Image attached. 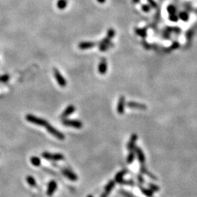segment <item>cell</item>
<instances>
[{
    "mask_svg": "<svg viewBox=\"0 0 197 197\" xmlns=\"http://www.w3.org/2000/svg\"><path fill=\"white\" fill-rule=\"evenodd\" d=\"M26 121L29 122V123H32L33 124H35V125L37 126H46L49 123L45 120L43 119V118L36 117L35 115H33L32 114H28L26 116Z\"/></svg>",
    "mask_w": 197,
    "mask_h": 197,
    "instance_id": "6da1fadb",
    "label": "cell"
},
{
    "mask_svg": "<svg viewBox=\"0 0 197 197\" xmlns=\"http://www.w3.org/2000/svg\"><path fill=\"white\" fill-rule=\"evenodd\" d=\"M42 156L45 159L51 161H61L64 159V155L61 153H51L49 152H44L42 153Z\"/></svg>",
    "mask_w": 197,
    "mask_h": 197,
    "instance_id": "7a4b0ae2",
    "label": "cell"
},
{
    "mask_svg": "<svg viewBox=\"0 0 197 197\" xmlns=\"http://www.w3.org/2000/svg\"><path fill=\"white\" fill-rule=\"evenodd\" d=\"M45 127H46V129L47 132H48L51 134H52L53 137H55L56 138H57L58 140H63L65 139V136H64V134L62 133V132L58 131L56 128L53 127V126H52L51 125H50L49 123L47 124Z\"/></svg>",
    "mask_w": 197,
    "mask_h": 197,
    "instance_id": "3957f363",
    "label": "cell"
},
{
    "mask_svg": "<svg viewBox=\"0 0 197 197\" xmlns=\"http://www.w3.org/2000/svg\"><path fill=\"white\" fill-rule=\"evenodd\" d=\"M62 123L63 125L66 126H69V127H73L75 128H81L83 127V123L80 121H78V120H67V119H64L62 121Z\"/></svg>",
    "mask_w": 197,
    "mask_h": 197,
    "instance_id": "277c9868",
    "label": "cell"
},
{
    "mask_svg": "<svg viewBox=\"0 0 197 197\" xmlns=\"http://www.w3.org/2000/svg\"><path fill=\"white\" fill-rule=\"evenodd\" d=\"M53 74H54V77L56 80L58 84L61 87H65L67 86V83L66 79L64 78L61 72H60L57 69H53Z\"/></svg>",
    "mask_w": 197,
    "mask_h": 197,
    "instance_id": "5b68a950",
    "label": "cell"
},
{
    "mask_svg": "<svg viewBox=\"0 0 197 197\" xmlns=\"http://www.w3.org/2000/svg\"><path fill=\"white\" fill-rule=\"evenodd\" d=\"M126 107V98L124 96H121L118 99V102L117 105V112L118 114L122 115L125 112Z\"/></svg>",
    "mask_w": 197,
    "mask_h": 197,
    "instance_id": "8992f818",
    "label": "cell"
},
{
    "mask_svg": "<svg viewBox=\"0 0 197 197\" xmlns=\"http://www.w3.org/2000/svg\"><path fill=\"white\" fill-rule=\"evenodd\" d=\"M112 43H110V39L107 38L106 37V38H105L102 40L99 43V48L101 51H105L109 49V47H110L112 46Z\"/></svg>",
    "mask_w": 197,
    "mask_h": 197,
    "instance_id": "52a82bcc",
    "label": "cell"
},
{
    "mask_svg": "<svg viewBox=\"0 0 197 197\" xmlns=\"http://www.w3.org/2000/svg\"><path fill=\"white\" fill-rule=\"evenodd\" d=\"M115 182L113 180H110L108 183L107 184V186H105V190L102 193V194L101 195L100 197H107L109 196V194H110V192L112 191V190L113 189L114 187H115Z\"/></svg>",
    "mask_w": 197,
    "mask_h": 197,
    "instance_id": "ba28073f",
    "label": "cell"
},
{
    "mask_svg": "<svg viewBox=\"0 0 197 197\" xmlns=\"http://www.w3.org/2000/svg\"><path fill=\"white\" fill-rule=\"evenodd\" d=\"M58 185L56 183V182L54 181V180H51V182H49L48 185H47V195L48 196H52L54 193L56 192V190L57 189Z\"/></svg>",
    "mask_w": 197,
    "mask_h": 197,
    "instance_id": "9c48e42d",
    "label": "cell"
},
{
    "mask_svg": "<svg viewBox=\"0 0 197 197\" xmlns=\"http://www.w3.org/2000/svg\"><path fill=\"white\" fill-rule=\"evenodd\" d=\"M107 61L105 58H102L98 66V72L99 74H105L107 72Z\"/></svg>",
    "mask_w": 197,
    "mask_h": 197,
    "instance_id": "30bf717a",
    "label": "cell"
},
{
    "mask_svg": "<svg viewBox=\"0 0 197 197\" xmlns=\"http://www.w3.org/2000/svg\"><path fill=\"white\" fill-rule=\"evenodd\" d=\"M62 173H63L64 177L68 178V179L72 180V181H76V180L78 179V175L69 169H62Z\"/></svg>",
    "mask_w": 197,
    "mask_h": 197,
    "instance_id": "8fae6325",
    "label": "cell"
},
{
    "mask_svg": "<svg viewBox=\"0 0 197 197\" xmlns=\"http://www.w3.org/2000/svg\"><path fill=\"white\" fill-rule=\"evenodd\" d=\"M137 139H138L137 134H132L129 140V142H128V145H127V149L128 150L132 151L134 150V148H135V144L137 142Z\"/></svg>",
    "mask_w": 197,
    "mask_h": 197,
    "instance_id": "7c38bea8",
    "label": "cell"
},
{
    "mask_svg": "<svg viewBox=\"0 0 197 197\" xmlns=\"http://www.w3.org/2000/svg\"><path fill=\"white\" fill-rule=\"evenodd\" d=\"M74 111H75V107H74V105H70L67 107V108L64 110V111L61 115V118H63V119H66V118H67L69 115H72Z\"/></svg>",
    "mask_w": 197,
    "mask_h": 197,
    "instance_id": "4fadbf2b",
    "label": "cell"
},
{
    "mask_svg": "<svg viewBox=\"0 0 197 197\" xmlns=\"http://www.w3.org/2000/svg\"><path fill=\"white\" fill-rule=\"evenodd\" d=\"M127 107H130V108H134V109H140V110H146L147 109V107L144 104H141L139 102H135V101H128L126 104Z\"/></svg>",
    "mask_w": 197,
    "mask_h": 197,
    "instance_id": "5bb4252c",
    "label": "cell"
},
{
    "mask_svg": "<svg viewBox=\"0 0 197 197\" xmlns=\"http://www.w3.org/2000/svg\"><path fill=\"white\" fill-rule=\"evenodd\" d=\"M96 43L94 42H82L79 44V48L81 50H87V49H91L92 47H94L96 45Z\"/></svg>",
    "mask_w": 197,
    "mask_h": 197,
    "instance_id": "9a60e30c",
    "label": "cell"
},
{
    "mask_svg": "<svg viewBox=\"0 0 197 197\" xmlns=\"http://www.w3.org/2000/svg\"><path fill=\"white\" fill-rule=\"evenodd\" d=\"M135 150L136 154L137 155V158H138V160L141 163H144L145 161H146V157H145L144 153H143V151L141 150L140 148L138 147H135L134 149Z\"/></svg>",
    "mask_w": 197,
    "mask_h": 197,
    "instance_id": "2e32d148",
    "label": "cell"
},
{
    "mask_svg": "<svg viewBox=\"0 0 197 197\" xmlns=\"http://www.w3.org/2000/svg\"><path fill=\"white\" fill-rule=\"evenodd\" d=\"M127 172H128L127 169H123V170H121V172H118L117 175H116L115 177V181L118 182V183H121V182L123 181V176L125 175Z\"/></svg>",
    "mask_w": 197,
    "mask_h": 197,
    "instance_id": "e0dca14e",
    "label": "cell"
},
{
    "mask_svg": "<svg viewBox=\"0 0 197 197\" xmlns=\"http://www.w3.org/2000/svg\"><path fill=\"white\" fill-rule=\"evenodd\" d=\"M68 0H58L57 2V7L59 10H64L67 7Z\"/></svg>",
    "mask_w": 197,
    "mask_h": 197,
    "instance_id": "ac0fdd59",
    "label": "cell"
},
{
    "mask_svg": "<svg viewBox=\"0 0 197 197\" xmlns=\"http://www.w3.org/2000/svg\"><path fill=\"white\" fill-rule=\"evenodd\" d=\"M30 161L32 163V164L34 167H39L41 164V160L39 159V158L37 156H32L31 157Z\"/></svg>",
    "mask_w": 197,
    "mask_h": 197,
    "instance_id": "d6986e66",
    "label": "cell"
},
{
    "mask_svg": "<svg viewBox=\"0 0 197 197\" xmlns=\"http://www.w3.org/2000/svg\"><path fill=\"white\" fill-rule=\"evenodd\" d=\"M26 182H27L29 185L32 186V187H35V186H37L36 180H35V179L32 176H27V177H26Z\"/></svg>",
    "mask_w": 197,
    "mask_h": 197,
    "instance_id": "ffe728a7",
    "label": "cell"
},
{
    "mask_svg": "<svg viewBox=\"0 0 197 197\" xmlns=\"http://www.w3.org/2000/svg\"><path fill=\"white\" fill-rule=\"evenodd\" d=\"M134 158H135V153H134V152H133V150L130 151V153H128V155L127 159H126V161H127L128 164H130V163L133 162L134 160Z\"/></svg>",
    "mask_w": 197,
    "mask_h": 197,
    "instance_id": "44dd1931",
    "label": "cell"
},
{
    "mask_svg": "<svg viewBox=\"0 0 197 197\" xmlns=\"http://www.w3.org/2000/svg\"><path fill=\"white\" fill-rule=\"evenodd\" d=\"M140 190L141 191H142V193L143 194L146 195V196H148V197H150L153 196V191L151 190H149L148 189V188H140Z\"/></svg>",
    "mask_w": 197,
    "mask_h": 197,
    "instance_id": "7402d4cb",
    "label": "cell"
},
{
    "mask_svg": "<svg viewBox=\"0 0 197 197\" xmlns=\"http://www.w3.org/2000/svg\"><path fill=\"white\" fill-rule=\"evenodd\" d=\"M141 172H142V173H143V174H146V175H148L149 177H150V178H152V179H154V180H156L157 178L155 177L154 175H152V174H151L150 172H149L148 171V170H147L146 168H145L144 167H141Z\"/></svg>",
    "mask_w": 197,
    "mask_h": 197,
    "instance_id": "603a6c76",
    "label": "cell"
},
{
    "mask_svg": "<svg viewBox=\"0 0 197 197\" xmlns=\"http://www.w3.org/2000/svg\"><path fill=\"white\" fill-rule=\"evenodd\" d=\"M115 30L113 29H110L108 30V32H107V37L109 39H113L114 37H115Z\"/></svg>",
    "mask_w": 197,
    "mask_h": 197,
    "instance_id": "cb8c5ba5",
    "label": "cell"
},
{
    "mask_svg": "<svg viewBox=\"0 0 197 197\" xmlns=\"http://www.w3.org/2000/svg\"><path fill=\"white\" fill-rule=\"evenodd\" d=\"M135 32H136L137 34L138 35H140V36H141V37H146V29H137Z\"/></svg>",
    "mask_w": 197,
    "mask_h": 197,
    "instance_id": "d4e9b609",
    "label": "cell"
},
{
    "mask_svg": "<svg viewBox=\"0 0 197 197\" xmlns=\"http://www.w3.org/2000/svg\"><path fill=\"white\" fill-rule=\"evenodd\" d=\"M149 186H150V189L152 190L153 192H154V191H158V190H160V188H159V186H155V185H154V184L150 183V184H149Z\"/></svg>",
    "mask_w": 197,
    "mask_h": 197,
    "instance_id": "484cf974",
    "label": "cell"
},
{
    "mask_svg": "<svg viewBox=\"0 0 197 197\" xmlns=\"http://www.w3.org/2000/svg\"><path fill=\"white\" fill-rule=\"evenodd\" d=\"M180 18H181V19L182 20H187L188 19V14L187 13H186V12H182V13H180Z\"/></svg>",
    "mask_w": 197,
    "mask_h": 197,
    "instance_id": "4316f807",
    "label": "cell"
},
{
    "mask_svg": "<svg viewBox=\"0 0 197 197\" xmlns=\"http://www.w3.org/2000/svg\"><path fill=\"white\" fill-rule=\"evenodd\" d=\"M168 11H169V14H171V15H172V14H175V8L173 7V6H169V7H168Z\"/></svg>",
    "mask_w": 197,
    "mask_h": 197,
    "instance_id": "83f0119b",
    "label": "cell"
},
{
    "mask_svg": "<svg viewBox=\"0 0 197 197\" xmlns=\"http://www.w3.org/2000/svg\"><path fill=\"white\" fill-rule=\"evenodd\" d=\"M121 184H128V185H134L133 180H124L121 182Z\"/></svg>",
    "mask_w": 197,
    "mask_h": 197,
    "instance_id": "f1b7e54d",
    "label": "cell"
},
{
    "mask_svg": "<svg viewBox=\"0 0 197 197\" xmlns=\"http://www.w3.org/2000/svg\"><path fill=\"white\" fill-rule=\"evenodd\" d=\"M149 4H150V6H152L153 7H157V4L155 3V2L154 0H147Z\"/></svg>",
    "mask_w": 197,
    "mask_h": 197,
    "instance_id": "f546056e",
    "label": "cell"
},
{
    "mask_svg": "<svg viewBox=\"0 0 197 197\" xmlns=\"http://www.w3.org/2000/svg\"><path fill=\"white\" fill-rule=\"evenodd\" d=\"M142 10H143V11H144V12H148L150 11V7H149L148 5H143L142 7Z\"/></svg>",
    "mask_w": 197,
    "mask_h": 197,
    "instance_id": "4dcf8cb0",
    "label": "cell"
},
{
    "mask_svg": "<svg viewBox=\"0 0 197 197\" xmlns=\"http://www.w3.org/2000/svg\"><path fill=\"white\" fill-rule=\"evenodd\" d=\"M8 80H9V76L8 75H5V76L1 77V78H0V82L1 81L6 82V81H7Z\"/></svg>",
    "mask_w": 197,
    "mask_h": 197,
    "instance_id": "1f68e13d",
    "label": "cell"
},
{
    "mask_svg": "<svg viewBox=\"0 0 197 197\" xmlns=\"http://www.w3.org/2000/svg\"><path fill=\"white\" fill-rule=\"evenodd\" d=\"M169 19L172 20V21H176V20H177V16L175 15V14H172V15L169 16Z\"/></svg>",
    "mask_w": 197,
    "mask_h": 197,
    "instance_id": "d6a6232c",
    "label": "cell"
},
{
    "mask_svg": "<svg viewBox=\"0 0 197 197\" xmlns=\"http://www.w3.org/2000/svg\"><path fill=\"white\" fill-rule=\"evenodd\" d=\"M138 180H139V181L141 182V183H143V182H144V179H143V177L141 175L138 176Z\"/></svg>",
    "mask_w": 197,
    "mask_h": 197,
    "instance_id": "836d02e7",
    "label": "cell"
},
{
    "mask_svg": "<svg viewBox=\"0 0 197 197\" xmlns=\"http://www.w3.org/2000/svg\"><path fill=\"white\" fill-rule=\"evenodd\" d=\"M97 2H98L99 3H101V4H103L105 3V2H106V0H96Z\"/></svg>",
    "mask_w": 197,
    "mask_h": 197,
    "instance_id": "e575fe53",
    "label": "cell"
},
{
    "mask_svg": "<svg viewBox=\"0 0 197 197\" xmlns=\"http://www.w3.org/2000/svg\"><path fill=\"white\" fill-rule=\"evenodd\" d=\"M133 2L134 3H137V2H140V0H133Z\"/></svg>",
    "mask_w": 197,
    "mask_h": 197,
    "instance_id": "d590c367",
    "label": "cell"
},
{
    "mask_svg": "<svg viewBox=\"0 0 197 197\" xmlns=\"http://www.w3.org/2000/svg\"><path fill=\"white\" fill-rule=\"evenodd\" d=\"M88 197H93V196H91V195H89V196H88Z\"/></svg>",
    "mask_w": 197,
    "mask_h": 197,
    "instance_id": "8d00e7d4",
    "label": "cell"
}]
</instances>
